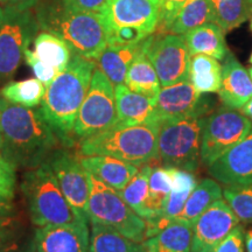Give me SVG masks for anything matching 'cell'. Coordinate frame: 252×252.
<instances>
[{"instance_id":"cell-5","label":"cell","mask_w":252,"mask_h":252,"mask_svg":"<svg viewBox=\"0 0 252 252\" xmlns=\"http://www.w3.org/2000/svg\"><path fill=\"white\" fill-rule=\"evenodd\" d=\"M159 124L112 125L80 143V156H110L143 166L158 159Z\"/></svg>"},{"instance_id":"cell-32","label":"cell","mask_w":252,"mask_h":252,"mask_svg":"<svg viewBox=\"0 0 252 252\" xmlns=\"http://www.w3.org/2000/svg\"><path fill=\"white\" fill-rule=\"evenodd\" d=\"M47 87L37 78H27L24 81L8 82L0 90L2 98L8 102L26 106L36 108L42 102Z\"/></svg>"},{"instance_id":"cell-34","label":"cell","mask_w":252,"mask_h":252,"mask_svg":"<svg viewBox=\"0 0 252 252\" xmlns=\"http://www.w3.org/2000/svg\"><path fill=\"white\" fill-rule=\"evenodd\" d=\"M222 194L239 220L252 223V185L225 186Z\"/></svg>"},{"instance_id":"cell-27","label":"cell","mask_w":252,"mask_h":252,"mask_svg":"<svg viewBox=\"0 0 252 252\" xmlns=\"http://www.w3.org/2000/svg\"><path fill=\"white\" fill-rule=\"evenodd\" d=\"M222 65L219 60L207 55H191L189 63V80L201 94L217 93L220 87Z\"/></svg>"},{"instance_id":"cell-16","label":"cell","mask_w":252,"mask_h":252,"mask_svg":"<svg viewBox=\"0 0 252 252\" xmlns=\"http://www.w3.org/2000/svg\"><path fill=\"white\" fill-rule=\"evenodd\" d=\"M208 172L224 186L252 185V127L247 137L208 166Z\"/></svg>"},{"instance_id":"cell-10","label":"cell","mask_w":252,"mask_h":252,"mask_svg":"<svg viewBox=\"0 0 252 252\" xmlns=\"http://www.w3.org/2000/svg\"><path fill=\"white\" fill-rule=\"evenodd\" d=\"M252 127V122L239 110L223 106L204 118L201 134V161L210 166L239 143Z\"/></svg>"},{"instance_id":"cell-35","label":"cell","mask_w":252,"mask_h":252,"mask_svg":"<svg viewBox=\"0 0 252 252\" xmlns=\"http://www.w3.org/2000/svg\"><path fill=\"white\" fill-rule=\"evenodd\" d=\"M24 59L27 64L31 67L35 78H37L41 83L45 84L46 87H48L53 82V80L60 74L58 69L50 67V65L46 64L45 62H42L41 60L37 59L33 50L30 49V47L25 50Z\"/></svg>"},{"instance_id":"cell-14","label":"cell","mask_w":252,"mask_h":252,"mask_svg":"<svg viewBox=\"0 0 252 252\" xmlns=\"http://www.w3.org/2000/svg\"><path fill=\"white\" fill-rule=\"evenodd\" d=\"M156 109L160 122L167 118L206 117L213 109V100L195 89L190 80L162 87L156 98Z\"/></svg>"},{"instance_id":"cell-46","label":"cell","mask_w":252,"mask_h":252,"mask_svg":"<svg viewBox=\"0 0 252 252\" xmlns=\"http://www.w3.org/2000/svg\"><path fill=\"white\" fill-rule=\"evenodd\" d=\"M2 149V140H1V132H0V151Z\"/></svg>"},{"instance_id":"cell-29","label":"cell","mask_w":252,"mask_h":252,"mask_svg":"<svg viewBox=\"0 0 252 252\" xmlns=\"http://www.w3.org/2000/svg\"><path fill=\"white\" fill-rule=\"evenodd\" d=\"M214 23V14L208 0H186L167 27V33L184 35L201 25Z\"/></svg>"},{"instance_id":"cell-9","label":"cell","mask_w":252,"mask_h":252,"mask_svg":"<svg viewBox=\"0 0 252 252\" xmlns=\"http://www.w3.org/2000/svg\"><path fill=\"white\" fill-rule=\"evenodd\" d=\"M37 30L39 24L32 9L0 7V81L8 80L15 74Z\"/></svg>"},{"instance_id":"cell-3","label":"cell","mask_w":252,"mask_h":252,"mask_svg":"<svg viewBox=\"0 0 252 252\" xmlns=\"http://www.w3.org/2000/svg\"><path fill=\"white\" fill-rule=\"evenodd\" d=\"M36 8L40 30L61 37L75 54L96 61L108 46L99 13L78 11L63 0H45Z\"/></svg>"},{"instance_id":"cell-28","label":"cell","mask_w":252,"mask_h":252,"mask_svg":"<svg viewBox=\"0 0 252 252\" xmlns=\"http://www.w3.org/2000/svg\"><path fill=\"white\" fill-rule=\"evenodd\" d=\"M33 47V52L37 59L50 67L56 68L60 72L67 68L72 56V50L68 43L48 32L37 34L34 37Z\"/></svg>"},{"instance_id":"cell-50","label":"cell","mask_w":252,"mask_h":252,"mask_svg":"<svg viewBox=\"0 0 252 252\" xmlns=\"http://www.w3.org/2000/svg\"><path fill=\"white\" fill-rule=\"evenodd\" d=\"M146 252H150V251H149V250H147V251H146Z\"/></svg>"},{"instance_id":"cell-8","label":"cell","mask_w":252,"mask_h":252,"mask_svg":"<svg viewBox=\"0 0 252 252\" xmlns=\"http://www.w3.org/2000/svg\"><path fill=\"white\" fill-rule=\"evenodd\" d=\"M117 121L115 86L99 69H94L88 93L84 97L76 122L72 138L84 140L87 138L108 130Z\"/></svg>"},{"instance_id":"cell-38","label":"cell","mask_w":252,"mask_h":252,"mask_svg":"<svg viewBox=\"0 0 252 252\" xmlns=\"http://www.w3.org/2000/svg\"><path fill=\"white\" fill-rule=\"evenodd\" d=\"M244 229L238 224L220 241L213 252H244Z\"/></svg>"},{"instance_id":"cell-45","label":"cell","mask_w":252,"mask_h":252,"mask_svg":"<svg viewBox=\"0 0 252 252\" xmlns=\"http://www.w3.org/2000/svg\"><path fill=\"white\" fill-rule=\"evenodd\" d=\"M239 111L243 113V115L247 116V117L252 122V98L249 100V102L245 104V105L241 110H239Z\"/></svg>"},{"instance_id":"cell-23","label":"cell","mask_w":252,"mask_h":252,"mask_svg":"<svg viewBox=\"0 0 252 252\" xmlns=\"http://www.w3.org/2000/svg\"><path fill=\"white\" fill-rule=\"evenodd\" d=\"M146 45L147 39L145 41L144 49L135 56L128 67L124 84L133 93L144 94L150 98H157L161 89V84L156 69L146 55Z\"/></svg>"},{"instance_id":"cell-6","label":"cell","mask_w":252,"mask_h":252,"mask_svg":"<svg viewBox=\"0 0 252 252\" xmlns=\"http://www.w3.org/2000/svg\"><path fill=\"white\" fill-rule=\"evenodd\" d=\"M206 117H175L160 122L158 158L166 167L194 172L201 161V134Z\"/></svg>"},{"instance_id":"cell-18","label":"cell","mask_w":252,"mask_h":252,"mask_svg":"<svg viewBox=\"0 0 252 252\" xmlns=\"http://www.w3.org/2000/svg\"><path fill=\"white\" fill-rule=\"evenodd\" d=\"M117 121L113 125L135 126L160 124L156 98L133 93L125 84L115 86Z\"/></svg>"},{"instance_id":"cell-47","label":"cell","mask_w":252,"mask_h":252,"mask_svg":"<svg viewBox=\"0 0 252 252\" xmlns=\"http://www.w3.org/2000/svg\"><path fill=\"white\" fill-rule=\"evenodd\" d=\"M249 75H250V77H251V80H252V67L250 68V69H249Z\"/></svg>"},{"instance_id":"cell-30","label":"cell","mask_w":252,"mask_h":252,"mask_svg":"<svg viewBox=\"0 0 252 252\" xmlns=\"http://www.w3.org/2000/svg\"><path fill=\"white\" fill-rule=\"evenodd\" d=\"M214 23L223 32H230L252 17V0H208Z\"/></svg>"},{"instance_id":"cell-24","label":"cell","mask_w":252,"mask_h":252,"mask_svg":"<svg viewBox=\"0 0 252 252\" xmlns=\"http://www.w3.org/2000/svg\"><path fill=\"white\" fill-rule=\"evenodd\" d=\"M143 243L132 239L109 225L91 223L89 237V252H146Z\"/></svg>"},{"instance_id":"cell-40","label":"cell","mask_w":252,"mask_h":252,"mask_svg":"<svg viewBox=\"0 0 252 252\" xmlns=\"http://www.w3.org/2000/svg\"><path fill=\"white\" fill-rule=\"evenodd\" d=\"M68 6L78 11L99 13L108 0H63Z\"/></svg>"},{"instance_id":"cell-25","label":"cell","mask_w":252,"mask_h":252,"mask_svg":"<svg viewBox=\"0 0 252 252\" xmlns=\"http://www.w3.org/2000/svg\"><path fill=\"white\" fill-rule=\"evenodd\" d=\"M144 244L150 252H191V226L173 220Z\"/></svg>"},{"instance_id":"cell-36","label":"cell","mask_w":252,"mask_h":252,"mask_svg":"<svg viewBox=\"0 0 252 252\" xmlns=\"http://www.w3.org/2000/svg\"><path fill=\"white\" fill-rule=\"evenodd\" d=\"M15 167L0 152V195L8 200H13L17 185Z\"/></svg>"},{"instance_id":"cell-43","label":"cell","mask_w":252,"mask_h":252,"mask_svg":"<svg viewBox=\"0 0 252 252\" xmlns=\"http://www.w3.org/2000/svg\"><path fill=\"white\" fill-rule=\"evenodd\" d=\"M4 252H35V248H34L33 241H31L30 243L27 244L17 243L14 247L9 248L8 250H6Z\"/></svg>"},{"instance_id":"cell-17","label":"cell","mask_w":252,"mask_h":252,"mask_svg":"<svg viewBox=\"0 0 252 252\" xmlns=\"http://www.w3.org/2000/svg\"><path fill=\"white\" fill-rule=\"evenodd\" d=\"M88 222L67 225H46L35 230V252H89Z\"/></svg>"},{"instance_id":"cell-48","label":"cell","mask_w":252,"mask_h":252,"mask_svg":"<svg viewBox=\"0 0 252 252\" xmlns=\"http://www.w3.org/2000/svg\"><path fill=\"white\" fill-rule=\"evenodd\" d=\"M250 63L252 64V53H251V55H250Z\"/></svg>"},{"instance_id":"cell-7","label":"cell","mask_w":252,"mask_h":252,"mask_svg":"<svg viewBox=\"0 0 252 252\" xmlns=\"http://www.w3.org/2000/svg\"><path fill=\"white\" fill-rule=\"evenodd\" d=\"M89 202L87 216L90 223L109 225L125 237L143 243L147 239V223L125 202L118 190L88 172Z\"/></svg>"},{"instance_id":"cell-11","label":"cell","mask_w":252,"mask_h":252,"mask_svg":"<svg viewBox=\"0 0 252 252\" xmlns=\"http://www.w3.org/2000/svg\"><path fill=\"white\" fill-rule=\"evenodd\" d=\"M146 55L156 69L161 88L189 78L191 55L184 35L152 34L147 37Z\"/></svg>"},{"instance_id":"cell-2","label":"cell","mask_w":252,"mask_h":252,"mask_svg":"<svg viewBox=\"0 0 252 252\" xmlns=\"http://www.w3.org/2000/svg\"><path fill=\"white\" fill-rule=\"evenodd\" d=\"M94 69L93 60L72 53L67 68L47 87L40 104L41 113L64 146L75 143L72 130Z\"/></svg>"},{"instance_id":"cell-20","label":"cell","mask_w":252,"mask_h":252,"mask_svg":"<svg viewBox=\"0 0 252 252\" xmlns=\"http://www.w3.org/2000/svg\"><path fill=\"white\" fill-rule=\"evenodd\" d=\"M87 172L121 191L139 171V166L110 156H78Z\"/></svg>"},{"instance_id":"cell-31","label":"cell","mask_w":252,"mask_h":252,"mask_svg":"<svg viewBox=\"0 0 252 252\" xmlns=\"http://www.w3.org/2000/svg\"><path fill=\"white\" fill-rule=\"evenodd\" d=\"M152 169L153 167L150 163L141 166V168H139L137 174L125 186V188L119 191L125 202L145 220H151L147 201L150 194L149 181Z\"/></svg>"},{"instance_id":"cell-42","label":"cell","mask_w":252,"mask_h":252,"mask_svg":"<svg viewBox=\"0 0 252 252\" xmlns=\"http://www.w3.org/2000/svg\"><path fill=\"white\" fill-rule=\"evenodd\" d=\"M13 212L12 200H8L0 195V216H9Z\"/></svg>"},{"instance_id":"cell-12","label":"cell","mask_w":252,"mask_h":252,"mask_svg":"<svg viewBox=\"0 0 252 252\" xmlns=\"http://www.w3.org/2000/svg\"><path fill=\"white\" fill-rule=\"evenodd\" d=\"M99 14L106 33L132 28L150 36L159 25V0H108Z\"/></svg>"},{"instance_id":"cell-15","label":"cell","mask_w":252,"mask_h":252,"mask_svg":"<svg viewBox=\"0 0 252 252\" xmlns=\"http://www.w3.org/2000/svg\"><path fill=\"white\" fill-rule=\"evenodd\" d=\"M239 224L229 204L220 198L201 214L191 226V252H213Z\"/></svg>"},{"instance_id":"cell-41","label":"cell","mask_w":252,"mask_h":252,"mask_svg":"<svg viewBox=\"0 0 252 252\" xmlns=\"http://www.w3.org/2000/svg\"><path fill=\"white\" fill-rule=\"evenodd\" d=\"M45 0H0V7L17 9V11H27L37 7Z\"/></svg>"},{"instance_id":"cell-33","label":"cell","mask_w":252,"mask_h":252,"mask_svg":"<svg viewBox=\"0 0 252 252\" xmlns=\"http://www.w3.org/2000/svg\"><path fill=\"white\" fill-rule=\"evenodd\" d=\"M149 189L147 208L151 214V220L146 222H152L161 215L167 197L172 190V178L168 167H153L150 176Z\"/></svg>"},{"instance_id":"cell-37","label":"cell","mask_w":252,"mask_h":252,"mask_svg":"<svg viewBox=\"0 0 252 252\" xmlns=\"http://www.w3.org/2000/svg\"><path fill=\"white\" fill-rule=\"evenodd\" d=\"M18 222L14 217L0 216V252L14 247L18 242Z\"/></svg>"},{"instance_id":"cell-19","label":"cell","mask_w":252,"mask_h":252,"mask_svg":"<svg viewBox=\"0 0 252 252\" xmlns=\"http://www.w3.org/2000/svg\"><path fill=\"white\" fill-rule=\"evenodd\" d=\"M219 97L225 108L241 110L252 98V80L234 54L228 53L222 65Z\"/></svg>"},{"instance_id":"cell-26","label":"cell","mask_w":252,"mask_h":252,"mask_svg":"<svg viewBox=\"0 0 252 252\" xmlns=\"http://www.w3.org/2000/svg\"><path fill=\"white\" fill-rule=\"evenodd\" d=\"M222 188L215 179H204L198 184L188 200L186 201L184 209L175 220H180L186 224L193 226L201 214L207 210L215 201L222 198Z\"/></svg>"},{"instance_id":"cell-22","label":"cell","mask_w":252,"mask_h":252,"mask_svg":"<svg viewBox=\"0 0 252 252\" xmlns=\"http://www.w3.org/2000/svg\"><path fill=\"white\" fill-rule=\"evenodd\" d=\"M145 39L139 43L125 46H106L104 52L96 60L98 69L111 81L113 86L124 84L126 72L141 50L145 47Z\"/></svg>"},{"instance_id":"cell-4","label":"cell","mask_w":252,"mask_h":252,"mask_svg":"<svg viewBox=\"0 0 252 252\" xmlns=\"http://www.w3.org/2000/svg\"><path fill=\"white\" fill-rule=\"evenodd\" d=\"M21 189L34 225H67L89 222L70 206L48 162L25 173Z\"/></svg>"},{"instance_id":"cell-44","label":"cell","mask_w":252,"mask_h":252,"mask_svg":"<svg viewBox=\"0 0 252 252\" xmlns=\"http://www.w3.org/2000/svg\"><path fill=\"white\" fill-rule=\"evenodd\" d=\"M244 245L247 252H252V228L249 229L244 235Z\"/></svg>"},{"instance_id":"cell-1","label":"cell","mask_w":252,"mask_h":252,"mask_svg":"<svg viewBox=\"0 0 252 252\" xmlns=\"http://www.w3.org/2000/svg\"><path fill=\"white\" fill-rule=\"evenodd\" d=\"M2 153L15 167L31 169L42 165L62 141L40 109L26 108L0 97Z\"/></svg>"},{"instance_id":"cell-39","label":"cell","mask_w":252,"mask_h":252,"mask_svg":"<svg viewBox=\"0 0 252 252\" xmlns=\"http://www.w3.org/2000/svg\"><path fill=\"white\" fill-rule=\"evenodd\" d=\"M186 0H159V25L161 32H166L179 9Z\"/></svg>"},{"instance_id":"cell-21","label":"cell","mask_w":252,"mask_h":252,"mask_svg":"<svg viewBox=\"0 0 252 252\" xmlns=\"http://www.w3.org/2000/svg\"><path fill=\"white\" fill-rule=\"evenodd\" d=\"M223 33L219 25L207 23L187 32L184 37L190 55H207L220 61L229 53Z\"/></svg>"},{"instance_id":"cell-49","label":"cell","mask_w":252,"mask_h":252,"mask_svg":"<svg viewBox=\"0 0 252 252\" xmlns=\"http://www.w3.org/2000/svg\"><path fill=\"white\" fill-rule=\"evenodd\" d=\"M250 27H251V31H252V17H251V25H250Z\"/></svg>"},{"instance_id":"cell-13","label":"cell","mask_w":252,"mask_h":252,"mask_svg":"<svg viewBox=\"0 0 252 252\" xmlns=\"http://www.w3.org/2000/svg\"><path fill=\"white\" fill-rule=\"evenodd\" d=\"M47 162L49 163L60 188L70 206L88 220L89 179L88 172L78 160V156L64 149H58L53 152Z\"/></svg>"}]
</instances>
